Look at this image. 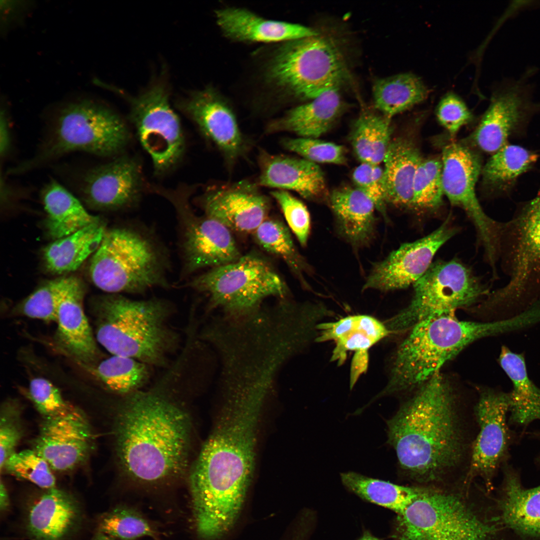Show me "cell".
<instances>
[{"mask_svg": "<svg viewBox=\"0 0 540 540\" xmlns=\"http://www.w3.org/2000/svg\"><path fill=\"white\" fill-rule=\"evenodd\" d=\"M318 329L316 342H334L330 360L339 366L346 360L348 352L368 350L390 334L384 322L366 314L348 316L336 322H323Z\"/></svg>", "mask_w": 540, "mask_h": 540, "instance_id": "26", "label": "cell"}, {"mask_svg": "<svg viewBox=\"0 0 540 540\" xmlns=\"http://www.w3.org/2000/svg\"><path fill=\"white\" fill-rule=\"evenodd\" d=\"M436 115L440 124L452 135H455L472 118L470 111L464 102L453 92L446 94L436 107Z\"/></svg>", "mask_w": 540, "mask_h": 540, "instance_id": "49", "label": "cell"}, {"mask_svg": "<svg viewBox=\"0 0 540 540\" xmlns=\"http://www.w3.org/2000/svg\"><path fill=\"white\" fill-rule=\"evenodd\" d=\"M358 540H382L372 536L368 532H365Z\"/></svg>", "mask_w": 540, "mask_h": 540, "instance_id": "54", "label": "cell"}, {"mask_svg": "<svg viewBox=\"0 0 540 540\" xmlns=\"http://www.w3.org/2000/svg\"><path fill=\"white\" fill-rule=\"evenodd\" d=\"M93 540H116L100 532Z\"/></svg>", "mask_w": 540, "mask_h": 540, "instance_id": "55", "label": "cell"}, {"mask_svg": "<svg viewBox=\"0 0 540 540\" xmlns=\"http://www.w3.org/2000/svg\"><path fill=\"white\" fill-rule=\"evenodd\" d=\"M142 177L138 162L122 156L89 170L84 176L81 194L96 210H116L136 204L141 196Z\"/></svg>", "mask_w": 540, "mask_h": 540, "instance_id": "20", "label": "cell"}, {"mask_svg": "<svg viewBox=\"0 0 540 540\" xmlns=\"http://www.w3.org/2000/svg\"><path fill=\"white\" fill-rule=\"evenodd\" d=\"M130 134L122 118L112 110L84 100L60 112L48 140L36 160H49L74 151L108 156L122 152Z\"/></svg>", "mask_w": 540, "mask_h": 540, "instance_id": "12", "label": "cell"}, {"mask_svg": "<svg viewBox=\"0 0 540 540\" xmlns=\"http://www.w3.org/2000/svg\"><path fill=\"white\" fill-rule=\"evenodd\" d=\"M269 78L296 96L314 99L348 80V72L335 43L320 34L287 42L268 68Z\"/></svg>", "mask_w": 540, "mask_h": 540, "instance_id": "10", "label": "cell"}, {"mask_svg": "<svg viewBox=\"0 0 540 540\" xmlns=\"http://www.w3.org/2000/svg\"><path fill=\"white\" fill-rule=\"evenodd\" d=\"M9 505V499L8 492L5 485L1 480L0 490V507L2 510H6Z\"/></svg>", "mask_w": 540, "mask_h": 540, "instance_id": "53", "label": "cell"}, {"mask_svg": "<svg viewBox=\"0 0 540 540\" xmlns=\"http://www.w3.org/2000/svg\"><path fill=\"white\" fill-rule=\"evenodd\" d=\"M413 285L409 304L384 322L390 334L410 330L429 318L469 306L490 293L470 269L456 260L432 264Z\"/></svg>", "mask_w": 540, "mask_h": 540, "instance_id": "11", "label": "cell"}, {"mask_svg": "<svg viewBox=\"0 0 540 540\" xmlns=\"http://www.w3.org/2000/svg\"><path fill=\"white\" fill-rule=\"evenodd\" d=\"M254 234L262 248L283 260L304 286H308L304 273L308 272V266L296 248L288 229L282 222L267 218Z\"/></svg>", "mask_w": 540, "mask_h": 540, "instance_id": "40", "label": "cell"}, {"mask_svg": "<svg viewBox=\"0 0 540 540\" xmlns=\"http://www.w3.org/2000/svg\"><path fill=\"white\" fill-rule=\"evenodd\" d=\"M330 204L340 234L354 246L367 244L374 233L376 210L373 201L362 190L343 186L332 191Z\"/></svg>", "mask_w": 540, "mask_h": 540, "instance_id": "28", "label": "cell"}, {"mask_svg": "<svg viewBox=\"0 0 540 540\" xmlns=\"http://www.w3.org/2000/svg\"><path fill=\"white\" fill-rule=\"evenodd\" d=\"M152 368L136 359L111 354L87 369L108 390L124 396L142 389L150 380Z\"/></svg>", "mask_w": 540, "mask_h": 540, "instance_id": "38", "label": "cell"}, {"mask_svg": "<svg viewBox=\"0 0 540 540\" xmlns=\"http://www.w3.org/2000/svg\"><path fill=\"white\" fill-rule=\"evenodd\" d=\"M258 162L260 174L256 184L259 186L293 190L310 200L326 194L324 172L314 162L264 151L260 152Z\"/></svg>", "mask_w": 540, "mask_h": 540, "instance_id": "24", "label": "cell"}, {"mask_svg": "<svg viewBox=\"0 0 540 540\" xmlns=\"http://www.w3.org/2000/svg\"><path fill=\"white\" fill-rule=\"evenodd\" d=\"M106 230L105 224L100 218L72 234L54 240L43 250L46 269L56 274L76 270L98 250Z\"/></svg>", "mask_w": 540, "mask_h": 540, "instance_id": "33", "label": "cell"}, {"mask_svg": "<svg viewBox=\"0 0 540 540\" xmlns=\"http://www.w3.org/2000/svg\"><path fill=\"white\" fill-rule=\"evenodd\" d=\"M46 214L48 236L56 240L72 234L98 220L90 214L72 194L56 180H50L42 192Z\"/></svg>", "mask_w": 540, "mask_h": 540, "instance_id": "34", "label": "cell"}, {"mask_svg": "<svg viewBox=\"0 0 540 540\" xmlns=\"http://www.w3.org/2000/svg\"><path fill=\"white\" fill-rule=\"evenodd\" d=\"M10 135L8 120L4 110H1L0 118V154L5 156L10 146Z\"/></svg>", "mask_w": 540, "mask_h": 540, "instance_id": "52", "label": "cell"}, {"mask_svg": "<svg viewBox=\"0 0 540 540\" xmlns=\"http://www.w3.org/2000/svg\"><path fill=\"white\" fill-rule=\"evenodd\" d=\"M498 362L512 384V389L508 392L510 421L513 424L527 426L540 420V388L530 378L524 356L503 346Z\"/></svg>", "mask_w": 540, "mask_h": 540, "instance_id": "32", "label": "cell"}, {"mask_svg": "<svg viewBox=\"0 0 540 540\" xmlns=\"http://www.w3.org/2000/svg\"><path fill=\"white\" fill-rule=\"evenodd\" d=\"M472 486L424 488L398 514L395 536L398 540H498L496 527L469 501Z\"/></svg>", "mask_w": 540, "mask_h": 540, "instance_id": "7", "label": "cell"}, {"mask_svg": "<svg viewBox=\"0 0 540 540\" xmlns=\"http://www.w3.org/2000/svg\"><path fill=\"white\" fill-rule=\"evenodd\" d=\"M179 108L232 164L244 151L245 142L236 118L227 104L211 88L196 92Z\"/></svg>", "mask_w": 540, "mask_h": 540, "instance_id": "23", "label": "cell"}, {"mask_svg": "<svg viewBox=\"0 0 540 540\" xmlns=\"http://www.w3.org/2000/svg\"><path fill=\"white\" fill-rule=\"evenodd\" d=\"M220 415L190 476L197 535L218 540L234 526L242 509L254 470L256 433L266 395L223 391Z\"/></svg>", "mask_w": 540, "mask_h": 540, "instance_id": "2", "label": "cell"}, {"mask_svg": "<svg viewBox=\"0 0 540 540\" xmlns=\"http://www.w3.org/2000/svg\"><path fill=\"white\" fill-rule=\"evenodd\" d=\"M442 182L444 194L452 204L462 208L474 224L484 258L490 264L499 257L503 222L488 216L476 194L482 172L480 157L468 148L456 142L445 146L442 153Z\"/></svg>", "mask_w": 540, "mask_h": 540, "instance_id": "14", "label": "cell"}, {"mask_svg": "<svg viewBox=\"0 0 540 540\" xmlns=\"http://www.w3.org/2000/svg\"><path fill=\"white\" fill-rule=\"evenodd\" d=\"M508 392L492 388L479 389L474 404L478 431L474 442L467 484L476 478L490 488L507 452L509 433L506 416Z\"/></svg>", "mask_w": 540, "mask_h": 540, "instance_id": "17", "label": "cell"}, {"mask_svg": "<svg viewBox=\"0 0 540 540\" xmlns=\"http://www.w3.org/2000/svg\"><path fill=\"white\" fill-rule=\"evenodd\" d=\"M352 179L356 188L369 197L386 218L384 168L380 165L362 163L354 170Z\"/></svg>", "mask_w": 540, "mask_h": 540, "instance_id": "48", "label": "cell"}, {"mask_svg": "<svg viewBox=\"0 0 540 540\" xmlns=\"http://www.w3.org/2000/svg\"><path fill=\"white\" fill-rule=\"evenodd\" d=\"M372 94L376 108L392 118L423 102L428 90L419 77L406 72L376 80Z\"/></svg>", "mask_w": 540, "mask_h": 540, "instance_id": "36", "label": "cell"}, {"mask_svg": "<svg viewBox=\"0 0 540 540\" xmlns=\"http://www.w3.org/2000/svg\"><path fill=\"white\" fill-rule=\"evenodd\" d=\"M538 68L530 66L518 79L504 78L494 88L490 104L472 136L475 145L494 154L513 138L524 136L532 118L540 112L534 102Z\"/></svg>", "mask_w": 540, "mask_h": 540, "instance_id": "13", "label": "cell"}, {"mask_svg": "<svg viewBox=\"0 0 540 540\" xmlns=\"http://www.w3.org/2000/svg\"><path fill=\"white\" fill-rule=\"evenodd\" d=\"M504 476L499 500L502 522L520 534L540 537V486L524 488L512 468H506Z\"/></svg>", "mask_w": 540, "mask_h": 540, "instance_id": "30", "label": "cell"}, {"mask_svg": "<svg viewBox=\"0 0 540 540\" xmlns=\"http://www.w3.org/2000/svg\"><path fill=\"white\" fill-rule=\"evenodd\" d=\"M422 160L419 150L411 140L398 138L391 140L384 160L386 204L414 208L413 182Z\"/></svg>", "mask_w": 540, "mask_h": 540, "instance_id": "31", "label": "cell"}, {"mask_svg": "<svg viewBox=\"0 0 540 540\" xmlns=\"http://www.w3.org/2000/svg\"><path fill=\"white\" fill-rule=\"evenodd\" d=\"M282 144L286 149L316 164H341L346 162L344 148L333 142L314 138L299 137L284 138Z\"/></svg>", "mask_w": 540, "mask_h": 540, "instance_id": "45", "label": "cell"}, {"mask_svg": "<svg viewBox=\"0 0 540 540\" xmlns=\"http://www.w3.org/2000/svg\"><path fill=\"white\" fill-rule=\"evenodd\" d=\"M44 418L33 450L52 470H69L82 463L92 449L94 440L84 412L74 407L65 414Z\"/></svg>", "mask_w": 540, "mask_h": 540, "instance_id": "19", "label": "cell"}, {"mask_svg": "<svg viewBox=\"0 0 540 540\" xmlns=\"http://www.w3.org/2000/svg\"><path fill=\"white\" fill-rule=\"evenodd\" d=\"M48 490L56 487V478L48 462L33 449L15 452L5 461L1 470Z\"/></svg>", "mask_w": 540, "mask_h": 540, "instance_id": "44", "label": "cell"}, {"mask_svg": "<svg viewBox=\"0 0 540 540\" xmlns=\"http://www.w3.org/2000/svg\"><path fill=\"white\" fill-rule=\"evenodd\" d=\"M90 264L92 282L108 294H142L168 285L160 248L150 238L131 228L106 230Z\"/></svg>", "mask_w": 540, "mask_h": 540, "instance_id": "8", "label": "cell"}, {"mask_svg": "<svg viewBox=\"0 0 540 540\" xmlns=\"http://www.w3.org/2000/svg\"><path fill=\"white\" fill-rule=\"evenodd\" d=\"M3 412L0 422V468L5 461L16 452L15 448L22 437V432L16 418Z\"/></svg>", "mask_w": 540, "mask_h": 540, "instance_id": "50", "label": "cell"}, {"mask_svg": "<svg viewBox=\"0 0 540 540\" xmlns=\"http://www.w3.org/2000/svg\"><path fill=\"white\" fill-rule=\"evenodd\" d=\"M340 478L344 485L360 498L397 514L410 505L424 488L398 485L354 472L342 473Z\"/></svg>", "mask_w": 540, "mask_h": 540, "instance_id": "37", "label": "cell"}, {"mask_svg": "<svg viewBox=\"0 0 540 540\" xmlns=\"http://www.w3.org/2000/svg\"><path fill=\"white\" fill-rule=\"evenodd\" d=\"M84 285L80 279L67 277L57 310L54 341L59 350L88 368L99 362L100 356L84 312Z\"/></svg>", "mask_w": 540, "mask_h": 540, "instance_id": "22", "label": "cell"}, {"mask_svg": "<svg viewBox=\"0 0 540 540\" xmlns=\"http://www.w3.org/2000/svg\"><path fill=\"white\" fill-rule=\"evenodd\" d=\"M368 350H360L354 352L352 357L350 370V388L352 390L360 376L366 372L368 365Z\"/></svg>", "mask_w": 540, "mask_h": 540, "instance_id": "51", "label": "cell"}, {"mask_svg": "<svg viewBox=\"0 0 540 540\" xmlns=\"http://www.w3.org/2000/svg\"><path fill=\"white\" fill-rule=\"evenodd\" d=\"M78 514L71 495L56 487L46 490L30 509L28 534L32 540H60L74 527Z\"/></svg>", "mask_w": 540, "mask_h": 540, "instance_id": "27", "label": "cell"}, {"mask_svg": "<svg viewBox=\"0 0 540 540\" xmlns=\"http://www.w3.org/2000/svg\"><path fill=\"white\" fill-rule=\"evenodd\" d=\"M391 118L370 111L356 119L351 134L354 152L362 163L380 165L391 142Z\"/></svg>", "mask_w": 540, "mask_h": 540, "instance_id": "39", "label": "cell"}, {"mask_svg": "<svg viewBox=\"0 0 540 540\" xmlns=\"http://www.w3.org/2000/svg\"><path fill=\"white\" fill-rule=\"evenodd\" d=\"M412 391L387 421L402 476L416 486L467 485L478 431L476 402L466 404L440 372Z\"/></svg>", "mask_w": 540, "mask_h": 540, "instance_id": "1", "label": "cell"}, {"mask_svg": "<svg viewBox=\"0 0 540 540\" xmlns=\"http://www.w3.org/2000/svg\"><path fill=\"white\" fill-rule=\"evenodd\" d=\"M498 262L508 282L488 296L490 308L508 317L540 302V188L503 222Z\"/></svg>", "mask_w": 540, "mask_h": 540, "instance_id": "6", "label": "cell"}, {"mask_svg": "<svg viewBox=\"0 0 540 540\" xmlns=\"http://www.w3.org/2000/svg\"><path fill=\"white\" fill-rule=\"evenodd\" d=\"M280 205L287 223L302 246L307 244L310 229V218L305 205L285 190L271 192Z\"/></svg>", "mask_w": 540, "mask_h": 540, "instance_id": "47", "label": "cell"}, {"mask_svg": "<svg viewBox=\"0 0 540 540\" xmlns=\"http://www.w3.org/2000/svg\"><path fill=\"white\" fill-rule=\"evenodd\" d=\"M258 186L246 180L214 186L200 196V204L205 215L231 231L254 232L267 218L270 209L268 198Z\"/></svg>", "mask_w": 540, "mask_h": 540, "instance_id": "21", "label": "cell"}, {"mask_svg": "<svg viewBox=\"0 0 540 540\" xmlns=\"http://www.w3.org/2000/svg\"><path fill=\"white\" fill-rule=\"evenodd\" d=\"M216 16L225 35L239 41L287 42L320 34L302 24L266 20L240 8L220 9Z\"/></svg>", "mask_w": 540, "mask_h": 540, "instance_id": "25", "label": "cell"}, {"mask_svg": "<svg viewBox=\"0 0 540 540\" xmlns=\"http://www.w3.org/2000/svg\"><path fill=\"white\" fill-rule=\"evenodd\" d=\"M99 529L100 532L116 540L143 537L161 540L155 524L137 509L126 505L116 506L105 514L100 520Z\"/></svg>", "mask_w": 540, "mask_h": 540, "instance_id": "41", "label": "cell"}, {"mask_svg": "<svg viewBox=\"0 0 540 540\" xmlns=\"http://www.w3.org/2000/svg\"><path fill=\"white\" fill-rule=\"evenodd\" d=\"M158 192L176 210L182 232L185 273L224 266L242 256L230 229L206 215L194 214L189 203V192L179 190Z\"/></svg>", "mask_w": 540, "mask_h": 540, "instance_id": "16", "label": "cell"}, {"mask_svg": "<svg viewBox=\"0 0 540 540\" xmlns=\"http://www.w3.org/2000/svg\"><path fill=\"white\" fill-rule=\"evenodd\" d=\"M91 308L96 339L111 354L132 358L152 368L170 366L181 340L171 323L175 311L168 300L108 294L92 300Z\"/></svg>", "mask_w": 540, "mask_h": 540, "instance_id": "4", "label": "cell"}, {"mask_svg": "<svg viewBox=\"0 0 540 540\" xmlns=\"http://www.w3.org/2000/svg\"><path fill=\"white\" fill-rule=\"evenodd\" d=\"M456 232L448 219L428 236L402 244L374 266L362 290L388 292L414 284L428 270L438 250Z\"/></svg>", "mask_w": 540, "mask_h": 540, "instance_id": "18", "label": "cell"}, {"mask_svg": "<svg viewBox=\"0 0 540 540\" xmlns=\"http://www.w3.org/2000/svg\"><path fill=\"white\" fill-rule=\"evenodd\" d=\"M66 280L67 277L47 282L18 304L13 312L46 322H56L58 306Z\"/></svg>", "mask_w": 540, "mask_h": 540, "instance_id": "42", "label": "cell"}, {"mask_svg": "<svg viewBox=\"0 0 540 540\" xmlns=\"http://www.w3.org/2000/svg\"><path fill=\"white\" fill-rule=\"evenodd\" d=\"M442 162L436 158L422 160L416 172L412 186L414 207L434 210L442 203L444 194Z\"/></svg>", "mask_w": 540, "mask_h": 540, "instance_id": "43", "label": "cell"}, {"mask_svg": "<svg viewBox=\"0 0 540 540\" xmlns=\"http://www.w3.org/2000/svg\"><path fill=\"white\" fill-rule=\"evenodd\" d=\"M408 330L393 354L388 382L376 399L414 390L469 344L508 333V327L504 319L464 321L450 312L426 318Z\"/></svg>", "mask_w": 540, "mask_h": 540, "instance_id": "5", "label": "cell"}, {"mask_svg": "<svg viewBox=\"0 0 540 540\" xmlns=\"http://www.w3.org/2000/svg\"><path fill=\"white\" fill-rule=\"evenodd\" d=\"M130 118L138 140L162 174L182 158L184 139L180 120L170 107L166 86L159 83L131 100Z\"/></svg>", "mask_w": 540, "mask_h": 540, "instance_id": "15", "label": "cell"}, {"mask_svg": "<svg viewBox=\"0 0 540 540\" xmlns=\"http://www.w3.org/2000/svg\"><path fill=\"white\" fill-rule=\"evenodd\" d=\"M338 90H330L292 109L270 122L267 132H288L300 137L318 138L332 128L342 112L344 104Z\"/></svg>", "mask_w": 540, "mask_h": 540, "instance_id": "29", "label": "cell"}, {"mask_svg": "<svg viewBox=\"0 0 540 540\" xmlns=\"http://www.w3.org/2000/svg\"><path fill=\"white\" fill-rule=\"evenodd\" d=\"M539 157L535 151L508 143L492 154L482 168L484 184L491 194L508 197L518 178L532 170Z\"/></svg>", "mask_w": 540, "mask_h": 540, "instance_id": "35", "label": "cell"}, {"mask_svg": "<svg viewBox=\"0 0 540 540\" xmlns=\"http://www.w3.org/2000/svg\"><path fill=\"white\" fill-rule=\"evenodd\" d=\"M164 374L155 386L122 396L114 434L120 464L138 482L155 484L180 476L188 464L190 424L168 394Z\"/></svg>", "mask_w": 540, "mask_h": 540, "instance_id": "3", "label": "cell"}, {"mask_svg": "<svg viewBox=\"0 0 540 540\" xmlns=\"http://www.w3.org/2000/svg\"><path fill=\"white\" fill-rule=\"evenodd\" d=\"M29 394L36 410L44 418L65 414L75 406L64 399L60 390L50 380L43 378L32 379Z\"/></svg>", "mask_w": 540, "mask_h": 540, "instance_id": "46", "label": "cell"}, {"mask_svg": "<svg viewBox=\"0 0 540 540\" xmlns=\"http://www.w3.org/2000/svg\"><path fill=\"white\" fill-rule=\"evenodd\" d=\"M187 284L208 296L210 308H220L225 316L234 318L256 312L270 296L284 299L288 294L272 264L255 253L212 268Z\"/></svg>", "mask_w": 540, "mask_h": 540, "instance_id": "9", "label": "cell"}]
</instances>
